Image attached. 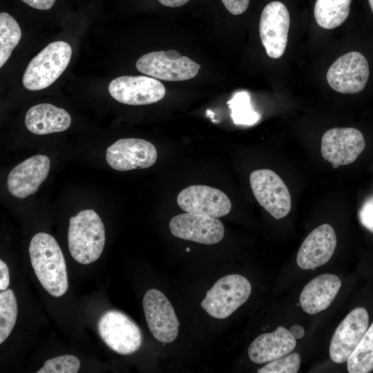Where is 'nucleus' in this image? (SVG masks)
<instances>
[{"mask_svg": "<svg viewBox=\"0 0 373 373\" xmlns=\"http://www.w3.org/2000/svg\"><path fill=\"white\" fill-rule=\"evenodd\" d=\"M368 1H369V3H370V6L371 10H372V13H373V0H368Z\"/></svg>", "mask_w": 373, "mask_h": 373, "instance_id": "35", "label": "nucleus"}, {"mask_svg": "<svg viewBox=\"0 0 373 373\" xmlns=\"http://www.w3.org/2000/svg\"><path fill=\"white\" fill-rule=\"evenodd\" d=\"M290 334L295 339H300L305 335L304 328L299 325H294L289 329Z\"/></svg>", "mask_w": 373, "mask_h": 373, "instance_id": "33", "label": "nucleus"}, {"mask_svg": "<svg viewBox=\"0 0 373 373\" xmlns=\"http://www.w3.org/2000/svg\"><path fill=\"white\" fill-rule=\"evenodd\" d=\"M352 0H316L314 13L316 23L325 29L340 26L347 18Z\"/></svg>", "mask_w": 373, "mask_h": 373, "instance_id": "22", "label": "nucleus"}, {"mask_svg": "<svg viewBox=\"0 0 373 373\" xmlns=\"http://www.w3.org/2000/svg\"><path fill=\"white\" fill-rule=\"evenodd\" d=\"M190 0H158V1L166 7L177 8L182 6Z\"/></svg>", "mask_w": 373, "mask_h": 373, "instance_id": "34", "label": "nucleus"}, {"mask_svg": "<svg viewBox=\"0 0 373 373\" xmlns=\"http://www.w3.org/2000/svg\"><path fill=\"white\" fill-rule=\"evenodd\" d=\"M50 159L44 155H35L15 166L9 173L7 187L10 194L25 198L35 193L47 178Z\"/></svg>", "mask_w": 373, "mask_h": 373, "instance_id": "17", "label": "nucleus"}, {"mask_svg": "<svg viewBox=\"0 0 373 373\" xmlns=\"http://www.w3.org/2000/svg\"><path fill=\"white\" fill-rule=\"evenodd\" d=\"M296 345V339L289 331L279 326L272 332L262 334L250 344V360L258 364L266 363L291 353Z\"/></svg>", "mask_w": 373, "mask_h": 373, "instance_id": "19", "label": "nucleus"}, {"mask_svg": "<svg viewBox=\"0 0 373 373\" xmlns=\"http://www.w3.org/2000/svg\"><path fill=\"white\" fill-rule=\"evenodd\" d=\"M370 68L361 52H349L338 57L329 68L326 79L329 86L343 94L362 91L368 81Z\"/></svg>", "mask_w": 373, "mask_h": 373, "instance_id": "8", "label": "nucleus"}, {"mask_svg": "<svg viewBox=\"0 0 373 373\" xmlns=\"http://www.w3.org/2000/svg\"><path fill=\"white\" fill-rule=\"evenodd\" d=\"M358 218L363 226L373 232V195L363 202L358 213Z\"/></svg>", "mask_w": 373, "mask_h": 373, "instance_id": "29", "label": "nucleus"}, {"mask_svg": "<svg viewBox=\"0 0 373 373\" xmlns=\"http://www.w3.org/2000/svg\"><path fill=\"white\" fill-rule=\"evenodd\" d=\"M143 309L152 335L160 342L171 343L178 336L180 326L174 309L160 291L149 289L143 298Z\"/></svg>", "mask_w": 373, "mask_h": 373, "instance_id": "10", "label": "nucleus"}, {"mask_svg": "<svg viewBox=\"0 0 373 373\" xmlns=\"http://www.w3.org/2000/svg\"><path fill=\"white\" fill-rule=\"evenodd\" d=\"M29 254L36 276L52 296L60 297L68 290L65 259L57 242L51 235L40 232L30 243Z\"/></svg>", "mask_w": 373, "mask_h": 373, "instance_id": "1", "label": "nucleus"}, {"mask_svg": "<svg viewBox=\"0 0 373 373\" xmlns=\"http://www.w3.org/2000/svg\"><path fill=\"white\" fill-rule=\"evenodd\" d=\"M290 24L289 11L280 1L269 3L263 8L259 23V33L267 55L273 59L284 53Z\"/></svg>", "mask_w": 373, "mask_h": 373, "instance_id": "12", "label": "nucleus"}, {"mask_svg": "<svg viewBox=\"0 0 373 373\" xmlns=\"http://www.w3.org/2000/svg\"><path fill=\"white\" fill-rule=\"evenodd\" d=\"M231 110V116L236 124L252 125L260 119V115L251 106L247 92L240 91L227 102Z\"/></svg>", "mask_w": 373, "mask_h": 373, "instance_id": "26", "label": "nucleus"}, {"mask_svg": "<svg viewBox=\"0 0 373 373\" xmlns=\"http://www.w3.org/2000/svg\"><path fill=\"white\" fill-rule=\"evenodd\" d=\"M79 359L70 354L59 356L46 361L37 373H77L80 368Z\"/></svg>", "mask_w": 373, "mask_h": 373, "instance_id": "27", "label": "nucleus"}, {"mask_svg": "<svg viewBox=\"0 0 373 373\" xmlns=\"http://www.w3.org/2000/svg\"><path fill=\"white\" fill-rule=\"evenodd\" d=\"M108 91L117 102L128 105H146L164 98L166 89L158 79L147 76L124 75L113 79Z\"/></svg>", "mask_w": 373, "mask_h": 373, "instance_id": "11", "label": "nucleus"}, {"mask_svg": "<svg viewBox=\"0 0 373 373\" xmlns=\"http://www.w3.org/2000/svg\"><path fill=\"white\" fill-rule=\"evenodd\" d=\"M365 146V139L359 130L333 128L323 135L321 152L323 157L336 169L354 162Z\"/></svg>", "mask_w": 373, "mask_h": 373, "instance_id": "9", "label": "nucleus"}, {"mask_svg": "<svg viewBox=\"0 0 373 373\" xmlns=\"http://www.w3.org/2000/svg\"><path fill=\"white\" fill-rule=\"evenodd\" d=\"M21 28L17 21L6 12L0 13V67L8 61L20 41Z\"/></svg>", "mask_w": 373, "mask_h": 373, "instance_id": "24", "label": "nucleus"}, {"mask_svg": "<svg viewBox=\"0 0 373 373\" xmlns=\"http://www.w3.org/2000/svg\"><path fill=\"white\" fill-rule=\"evenodd\" d=\"M70 124V115L66 110L47 103L32 106L25 117L26 128L36 135L61 132Z\"/></svg>", "mask_w": 373, "mask_h": 373, "instance_id": "21", "label": "nucleus"}, {"mask_svg": "<svg viewBox=\"0 0 373 373\" xmlns=\"http://www.w3.org/2000/svg\"><path fill=\"white\" fill-rule=\"evenodd\" d=\"M251 285L239 274L224 276L207 291L202 307L211 316L224 319L231 315L249 298Z\"/></svg>", "mask_w": 373, "mask_h": 373, "instance_id": "4", "label": "nucleus"}, {"mask_svg": "<svg viewBox=\"0 0 373 373\" xmlns=\"http://www.w3.org/2000/svg\"><path fill=\"white\" fill-rule=\"evenodd\" d=\"M252 192L259 204L274 218L287 216L291 211V200L283 180L270 169H258L250 174Z\"/></svg>", "mask_w": 373, "mask_h": 373, "instance_id": "7", "label": "nucleus"}, {"mask_svg": "<svg viewBox=\"0 0 373 373\" xmlns=\"http://www.w3.org/2000/svg\"><path fill=\"white\" fill-rule=\"evenodd\" d=\"M97 330L105 344L119 354H133L142 346L140 328L120 311L111 309L104 312L98 321Z\"/></svg>", "mask_w": 373, "mask_h": 373, "instance_id": "6", "label": "nucleus"}, {"mask_svg": "<svg viewBox=\"0 0 373 373\" xmlns=\"http://www.w3.org/2000/svg\"><path fill=\"white\" fill-rule=\"evenodd\" d=\"M140 73L160 80L184 81L195 77L200 65L175 50L146 53L135 64Z\"/></svg>", "mask_w": 373, "mask_h": 373, "instance_id": "5", "label": "nucleus"}, {"mask_svg": "<svg viewBox=\"0 0 373 373\" xmlns=\"http://www.w3.org/2000/svg\"><path fill=\"white\" fill-rule=\"evenodd\" d=\"M336 247V236L333 227L323 224L313 231L302 242L296 256L298 266L304 270L314 269L326 264Z\"/></svg>", "mask_w": 373, "mask_h": 373, "instance_id": "18", "label": "nucleus"}, {"mask_svg": "<svg viewBox=\"0 0 373 373\" xmlns=\"http://www.w3.org/2000/svg\"><path fill=\"white\" fill-rule=\"evenodd\" d=\"M157 153L149 141L139 138H122L106 149V159L113 169L120 171L146 169L153 165Z\"/></svg>", "mask_w": 373, "mask_h": 373, "instance_id": "13", "label": "nucleus"}, {"mask_svg": "<svg viewBox=\"0 0 373 373\" xmlns=\"http://www.w3.org/2000/svg\"><path fill=\"white\" fill-rule=\"evenodd\" d=\"M169 229L175 237L204 245L218 243L224 235L223 224L216 218L186 212L174 216Z\"/></svg>", "mask_w": 373, "mask_h": 373, "instance_id": "15", "label": "nucleus"}, {"mask_svg": "<svg viewBox=\"0 0 373 373\" xmlns=\"http://www.w3.org/2000/svg\"><path fill=\"white\" fill-rule=\"evenodd\" d=\"M369 327V315L363 307L352 309L336 329L329 345V357L344 363L361 342Z\"/></svg>", "mask_w": 373, "mask_h": 373, "instance_id": "14", "label": "nucleus"}, {"mask_svg": "<svg viewBox=\"0 0 373 373\" xmlns=\"http://www.w3.org/2000/svg\"><path fill=\"white\" fill-rule=\"evenodd\" d=\"M10 284L9 271L7 265L0 260V290H6Z\"/></svg>", "mask_w": 373, "mask_h": 373, "instance_id": "32", "label": "nucleus"}, {"mask_svg": "<svg viewBox=\"0 0 373 373\" xmlns=\"http://www.w3.org/2000/svg\"><path fill=\"white\" fill-rule=\"evenodd\" d=\"M341 287V279L334 274H324L313 278L300 294L303 310L313 315L326 309L335 299Z\"/></svg>", "mask_w": 373, "mask_h": 373, "instance_id": "20", "label": "nucleus"}, {"mask_svg": "<svg viewBox=\"0 0 373 373\" xmlns=\"http://www.w3.org/2000/svg\"><path fill=\"white\" fill-rule=\"evenodd\" d=\"M71 56L72 48L68 43L49 44L28 64L23 75V86L32 91L48 87L67 68Z\"/></svg>", "mask_w": 373, "mask_h": 373, "instance_id": "3", "label": "nucleus"}, {"mask_svg": "<svg viewBox=\"0 0 373 373\" xmlns=\"http://www.w3.org/2000/svg\"><path fill=\"white\" fill-rule=\"evenodd\" d=\"M350 373H368L373 370V323L347 361Z\"/></svg>", "mask_w": 373, "mask_h": 373, "instance_id": "23", "label": "nucleus"}, {"mask_svg": "<svg viewBox=\"0 0 373 373\" xmlns=\"http://www.w3.org/2000/svg\"><path fill=\"white\" fill-rule=\"evenodd\" d=\"M300 365L298 353L286 354L278 359L269 362L258 370V373H296Z\"/></svg>", "mask_w": 373, "mask_h": 373, "instance_id": "28", "label": "nucleus"}, {"mask_svg": "<svg viewBox=\"0 0 373 373\" xmlns=\"http://www.w3.org/2000/svg\"><path fill=\"white\" fill-rule=\"evenodd\" d=\"M68 244L71 256L79 263L97 260L105 245V229L93 209H84L69 220Z\"/></svg>", "mask_w": 373, "mask_h": 373, "instance_id": "2", "label": "nucleus"}, {"mask_svg": "<svg viewBox=\"0 0 373 373\" xmlns=\"http://www.w3.org/2000/svg\"><path fill=\"white\" fill-rule=\"evenodd\" d=\"M17 302L10 289L0 292V343L11 333L17 317Z\"/></svg>", "mask_w": 373, "mask_h": 373, "instance_id": "25", "label": "nucleus"}, {"mask_svg": "<svg viewBox=\"0 0 373 373\" xmlns=\"http://www.w3.org/2000/svg\"><path fill=\"white\" fill-rule=\"evenodd\" d=\"M227 10L234 15H241L248 8L250 0H221Z\"/></svg>", "mask_w": 373, "mask_h": 373, "instance_id": "30", "label": "nucleus"}, {"mask_svg": "<svg viewBox=\"0 0 373 373\" xmlns=\"http://www.w3.org/2000/svg\"><path fill=\"white\" fill-rule=\"evenodd\" d=\"M29 6L41 10H49L52 7L56 0H21Z\"/></svg>", "mask_w": 373, "mask_h": 373, "instance_id": "31", "label": "nucleus"}, {"mask_svg": "<svg viewBox=\"0 0 373 373\" xmlns=\"http://www.w3.org/2000/svg\"><path fill=\"white\" fill-rule=\"evenodd\" d=\"M177 203L186 213L220 218L231 209L228 196L220 190L205 185H191L182 190Z\"/></svg>", "mask_w": 373, "mask_h": 373, "instance_id": "16", "label": "nucleus"}]
</instances>
